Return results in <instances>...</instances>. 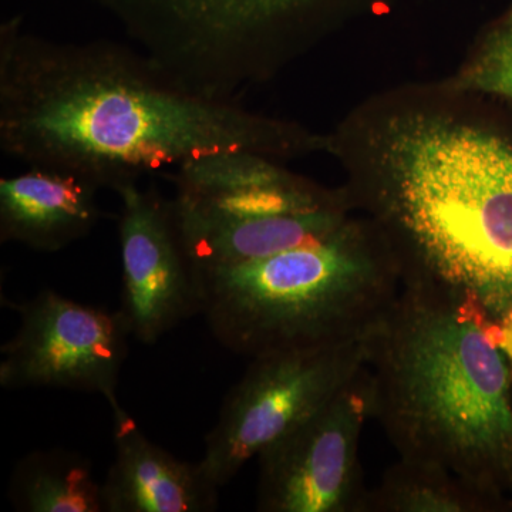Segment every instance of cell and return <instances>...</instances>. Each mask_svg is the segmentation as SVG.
Wrapping results in <instances>:
<instances>
[{
  "instance_id": "cell-8",
  "label": "cell",
  "mask_w": 512,
  "mask_h": 512,
  "mask_svg": "<svg viewBox=\"0 0 512 512\" xmlns=\"http://www.w3.org/2000/svg\"><path fill=\"white\" fill-rule=\"evenodd\" d=\"M13 309L19 329L0 349V386L97 393L110 407L119 404L117 386L131 336L120 312L83 305L53 289Z\"/></svg>"
},
{
  "instance_id": "cell-9",
  "label": "cell",
  "mask_w": 512,
  "mask_h": 512,
  "mask_svg": "<svg viewBox=\"0 0 512 512\" xmlns=\"http://www.w3.org/2000/svg\"><path fill=\"white\" fill-rule=\"evenodd\" d=\"M121 201L119 239L121 308L131 336L154 345L184 320L201 313L197 268L185 249L173 202L138 183L116 191Z\"/></svg>"
},
{
  "instance_id": "cell-11",
  "label": "cell",
  "mask_w": 512,
  "mask_h": 512,
  "mask_svg": "<svg viewBox=\"0 0 512 512\" xmlns=\"http://www.w3.org/2000/svg\"><path fill=\"white\" fill-rule=\"evenodd\" d=\"M171 202L195 268L244 264L328 237L355 211L348 200L318 210L239 217L202 210L175 197Z\"/></svg>"
},
{
  "instance_id": "cell-3",
  "label": "cell",
  "mask_w": 512,
  "mask_h": 512,
  "mask_svg": "<svg viewBox=\"0 0 512 512\" xmlns=\"http://www.w3.org/2000/svg\"><path fill=\"white\" fill-rule=\"evenodd\" d=\"M363 342L372 419L400 458L494 494L512 487V372L497 323L476 301L403 278Z\"/></svg>"
},
{
  "instance_id": "cell-7",
  "label": "cell",
  "mask_w": 512,
  "mask_h": 512,
  "mask_svg": "<svg viewBox=\"0 0 512 512\" xmlns=\"http://www.w3.org/2000/svg\"><path fill=\"white\" fill-rule=\"evenodd\" d=\"M367 366L315 416L259 454V512H363L360 440L370 412Z\"/></svg>"
},
{
  "instance_id": "cell-5",
  "label": "cell",
  "mask_w": 512,
  "mask_h": 512,
  "mask_svg": "<svg viewBox=\"0 0 512 512\" xmlns=\"http://www.w3.org/2000/svg\"><path fill=\"white\" fill-rule=\"evenodd\" d=\"M185 86L237 96L292 52L325 0H92Z\"/></svg>"
},
{
  "instance_id": "cell-15",
  "label": "cell",
  "mask_w": 512,
  "mask_h": 512,
  "mask_svg": "<svg viewBox=\"0 0 512 512\" xmlns=\"http://www.w3.org/2000/svg\"><path fill=\"white\" fill-rule=\"evenodd\" d=\"M451 84L512 101V9L485 33Z\"/></svg>"
},
{
  "instance_id": "cell-1",
  "label": "cell",
  "mask_w": 512,
  "mask_h": 512,
  "mask_svg": "<svg viewBox=\"0 0 512 512\" xmlns=\"http://www.w3.org/2000/svg\"><path fill=\"white\" fill-rule=\"evenodd\" d=\"M326 150L403 278L464 293L495 322L512 313V101L453 84L393 94L363 107Z\"/></svg>"
},
{
  "instance_id": "cell-6",
  "label": "cell",
  "mask_w": 512,
  "mask_h": 512,
  "mask_svg": "<svg viewBox=\"0 0 512 512\" xmlns=\"http://www.w3.org/2000/svg\"><path fill=\"white\" fill-rule=\"evenodd\" d=\"M365 367L363 339L254 357L205 437L202 470L224 487L252 458L335 399Z\"/></svg>"
},
{
  "instance_id": "cell-12",
  "label": "cell",
  "mask_w": 512,
  "mask_h": 512,
  "mask_svg": "<svg viewBox=\"0 0 512 512\" xmlns=\"http://www.w3.org/2000/svg\"><path fill=\"white\" fill-rule=\"evenodd\" d=\"M100 188L80 175L30 167L0 180V242L57 252L99 224Z\"/></svg>"
},
{
  "instance_id": "cell-4",
  "label": "cell",
  "mask_w": 512,
  "mask_h": 512,
  "mask_svg": "<svg viewBox=\"0 0 512 512\" xmlns=\"http://www.w3.org/2000/svg\"><path fill=\"white\" fill-rule=\"evenodd\" d=\"M197 274L212 335L251 359L363 339L403 284L389 241L365 215L328 237Z\"/></svg>"
},
{
  "instance_id": "cell-14",
  "label": "cell",
  "mask_w": 512,
  "mask_h": 512,
  "mask_svg": "<svg viewBox=\"0 0 512 512\" xmlns=\"http://www.w3.org/2000/svg\"><path fill=\"white\" fill-rule=\"evenodd\" d=\"M8 498L20 512H106L103 485L94 480L89 458L60 448L20 458Z\"/></svg>"
},
{
  "instance_id": "cell-13",
  "label": "cell",
  "mask_w": 512,
  "mask_h": 512,
  "mask_svg": "<svg viewBox=\"0 0 512 512\" xmlns=\"http://www.w3.org/2000/svg\"><path fill=\"white\" fill-rule=\"evenodd\" d=\"M500 495L439 464L400 458L367 490L363 512H485Z\"/></svg>"
},
{
  "instance_id": "cell-2",
  "label": "cell",
  "mask_w": 512,
  "mask_h": 512,
  "mask_svg": "<svg viewBox=\"0 0 512 512\" xmlns=\"http://www.w3.org/2000/svg\"><path fill=\"white\" fill-rule=\"evenodd\" d=\"M323 147L301 126L188 89L141 50L55 42L19 18L0 28V148L29 167L116 192L204 154L281 158Z\"/></svg>"
},
{
  "instance_id": "cell-10",
  "label": "cell",
  "mask_w": 512,
  "mask_h": 512,
  "mask_svg": "<svg viewBox=\"0 0 512 512\" xmlns=\"http://www.w3.org/2000/svg\"><path fill=\"white\" fill-rule=\"evenodd\" d=\"M114 460L103 483L106 512H210L218 490L200 463H187L153 443L121 407H111Z\"/></svg>"
}]
</instances>
